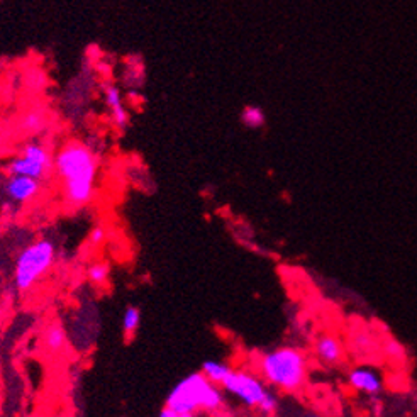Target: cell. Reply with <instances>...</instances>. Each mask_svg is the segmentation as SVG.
<instances>
[{
	"mask_svg": "<svg viewBox=\"0 0 417 417\" xmlns=\"http://www.w3.org/2000/svg\"><path fill=\"white\" fill-rule=\"evenodd\" d=\"M53 171L62 183L68 207L80 209L93 199L98 160L96 153L80 141H67L53 158Z\"/></svg>",
	"mask_w": 417,
	"mask_h": 417,
	"instance_id": "1",
	"label": "cell"
},
{
	"mask_svg": "<svg viewBox=\"0 0 417 417\" xmlns=\"http://www.w3.org/2000/svg\"><path fill=\"white\" fill-rule=\"evenodd\" d=\"M256 368L266 385L280 392L295 394L309 380L307 355L297 346H278L258 358Z\"/></svg>",
	"mask_w": 417,
	"mask_h": 417,
	"instance_id": "2",
	"label": "cell"
},
{
	"mask_svg": "<svg viewBox=\"0 0 417 417\" xmlns=\"http://www.w3.org/2000/svg\"><path fill=\"white\" fill-rule=\"evenodd\" d=\"M165 407L178 416H197V412L216 414L226 407V392L221 389V385L207 380L202 375V372H193L171 389Z\"/></svg>",
	"mask_w": 417,
	"mask_h": 417,
	"instance_id": "3",
	"label": "cell"
},
{
	"mask_svg": "<svg viewBox=\"0 0 417 417\" xmlns=\"http://www.w3.org/2000/svg\"><path fill=\"white\" fill-rule=\"evenodd\" d=\"M55 244L50 239H38L19 253L16 261L14 282L21 292L29 290L50 272L55 263Z\"/></svg>",
	"mask_w": 417,
	"mask_h": 417,
	"instance_id": "4",
	"label": "cell"
},
{
	"mask_svg": "<svg viewBox=\"0 0 417 417\" xmlns=\"http://www.w3.org/2000/svg\"><path fill=\"white\" fill-rule=\"evenodd\" d=\"M221 389L226 394L238 399L244 407L255 411L260 409L261 404L265 402V399L272 392L260 375L241 368H233L229 377L221 384Z\"/></svg>",
	"mask_w": 417,
	"mask_h": 417,
	"instance_id": "5",
	"label": "cell"
},
{
	"mask_svg": "<svg viewBox=\"0 0 417 417\" xmlns=\"http://www.w3.org/2000/svg\"><path fill=\"white\" fill-rule=\"evenodd\" d=\"M7 171L8 175H23L42 182L53 171V156L45 144L28 143L19 156L8 163Z\"/></svg>",
	"mask_w": 417,
	"mask_h": 417,
	"instance_id": "6",
	"label": "cell"
},
{
	"mask_svg": "<svg viewBox=\"0 0 417 417\" xmlns=\"http://www.w3.org/2000/svg\"><path fill=\"white\" fill-rule=\"evenodd\" d=\"M314 353L326 367H339L345 360V346H343L341 339L334 334L324 333L317 336L316 343H314Z\"/></svg>",
	"mask_w": 417,
	"mask_h": 417,
	"instance_id": "7",
	"label": "cell"
},
{
	"mask_svg": "<svg viewBox=\"0 0 417 417\" xmlns=\"http://www.w3.org/2000/svg\"><path fill=\"white\" fill-rule=\"evenodd\" d=\"M6 192L17 204H28L41 192V182L23 175H11L6 183Z\"/></svg>",
	"mask_w": 417,
	"mask_h": 417,
	"instance_id": "8",
	"label": "cell"
},
{
	"mask_svg": "<svg viewBox=\"0 0 417 417\" xmlns=\"http://www.w3.org/2000/svg\"><path fill=\"white\" fill-rule=\"evenodd\" d=\"M348 384L358 390L361 394L367 395H378L384 389V382H382L380 373L373 368L367 367H356L348 372Z\"/></svg>",
	"mask_w": 417,
	"mask_h": 417,
	"instance_id": "9",
	"label": "cell"
},
{
	"mask_svg": "<svg viewBox=\"0 0 417 417\" xmlns=\"http://www.w3.org/2000/svg\"><path fill=\"white\" fill-rule=\"evenodd\" d=\"M104 97L114 126L119 129H126L129 124V114L122 104V93H120V90L113 84H107L104 87Z\"/></svg>",
	"mask_w": 417,
	"mask_h": 417,
	"instance_id": "10",
	"label": "cell"
},
{
	"mask_svg": "<svg viewBox=\"0 0 417 417\" xmlns=\"http://www.w3.org/2000/svg\"><path fill=\"white\" fill-rule=\"evenodd\" d=\"M200 372L202 375L212 382V384L221 385L222 382L229 377V373L233 372V367H229L227 363H222V361L217 360H205L204 363H202Z\"/></svg>",
	"mask_w": 417,
	"mask_h": 417,
	"instance_id": "11",
	"label": "cell"
},
{
	"mask_svg": "<svg viewBox=\"0 0 417 417\" xmlns=\"http://www.w3.org/2000/svg\"><path fill=\"white\" fill-rule=\"evenodd\" d=\"M42 343H45V350L51 355H57L63 350L67 345V334L64 329L59 324H51L46 328L42 334Z\"/></svg>",
	"mask_w": 417,
	"mask_h": 417,
	"instance_id": "12",
	"label": "cell"
},
{
	"mask_svg": "<svg viewBox=\"0 0 417 417\" xmlns=\"http://www.w3.org/2000/svg\"><path fill=\"white\" fill-rule=\"evenodd\" d=\"M46 122H48V120H46L45 109H33L23 115L19 126L24 132H28V135H36V132L45 129Z\"/></svg>",
	"mask_w": 417,
	"mask_h": 417,
	"instance_id": "13",
	"label": "cell"
},
{
	"mask_svg": "<svg viewBox=\"0 0 417 417\" xmlns=\"http://www.w3.org/2000/svg\"><path fill=\"white\" fill-rule=\"evenodd\" d=\"M239 120L248 129H261L266 124V114L260 105H246L239 114Z\"/></svg>",
	"mask_w": 417,
	"mask_h": 417,
	"instance_id": "14",
	"label": "cell"
},
{
	"mask_svg": "<svg viewBox=\"0 0 417 417\" xmlns=\"http://www.w3.org/2000/svg\"><path fill=\"white\" fill-rule=\"evenodd\" d=\"M141 326V311L136 305H129L122 316V333L127 339H131L137 333Z\"/></svg>",
	"mask_w": 417,
	"mask_h": 417,
	"instance_id": "15",
	"label": "cell"
},
{
	"mask_svg": "<svg viewBox=\"0 0 417 417\" xmlns=\"http://www.w3.org/2000/svg\"><path fill=\"white\" fill-rule=\"evenodd\" d=\"M24 85L31 92H41L48 85V79H46V73L41 68H29V72L24 76Z\"/></svg>",
	"mask_w": 417,
	"mask_h": 417,
	"instance_id": "16",
	"label": "cell"
},
{
	"mask_svg": "<svg viewBox=\"0 0 417 417\" xmlns=\"http://www.w3.org/2000/svg\"><path fill=\"white\" fill-rule=\"evenodd\" d=\"M382 351H384L387 358L399 361V363L406 360V348H404L397 339H392V338L385 339L384 345H382Z\"/></svg>",
	"mask_w": 417,
	"mask_h": 417,
	"instance_id": "17",
	"label": "cell"
},
{
	"mask_svg": "<svg viewBox=\"0 0 417 417\" xmlns=\"http://www.w3.org/2000/svg\"><path fill=\"white\" fill-rule=\"evenodd\" d=\"M110 268L107 263H93L88 268V278L90 282L96 283V285H105L107 280H109Z\"/></svg>",
	"mask_w": 417,
	"mask_h": 417,
	"instance_id": "18",
	"label": "cell"
},
{
	"mask_svg": "<svg viewBox=\"0 0 417 417\" xmlns=\"http://www.w3.org/2000/svg\"><path fill=\"white\" fill-rule=\"evenodd\" d=\"M353 348L356 351H361V353H365V351H370L373 350V343H372V336L367 333H358L353 339Z\"/></svg>",
	"mask_w": 417,
	"mask_h": 417,
	"instance_id": "19",
	"label": "cell"
},
{
	"mask_svg": "<svg viewBox=\"0 0 417 417\" xmlns=\"http://www.w3.org/2000/svg\"><path fill=\"white\" fill-rule=\"evenodd\" d=\"M105 239V231H104V227L102 226H97V227H93L92 229V233H90V236H88V241L92 244H101L102 241Z\"/></svg>",
	"mask_w": 417,
	"mask_h": 417,
	"instance_id": "20",
	"label": "cell"
},
{
	"mask_svg": "<svg viewBox=\"0 0 417 417\" xmlns=\"http://www.w3.org/2000/svg\"><path fill=\"white\" fill-rule=\"evenodd\" d=\"M158 417H180V416L175 414V412L171 409H168V407H165V409H161V412L158 414Z\"/></svg>",
	"mask_w": 417,
	"mask_h": 417,
	"instance_id": "21",
	"label": "cell"
},
{
	"mask_svg": "<svg viewBox=\"0 0 417 417\" xmlns=\"http://www.w3.org/2000/svg\"><path fill=\"white\" fill-rule=\"evenodd\" d=\"M304 417H319L317 414H307V416H304Z\"/></svg>",
	"mask_w": 417,
	"mask_h": 417,
	"instance_id": "22",
	"label": "cell"
}]
</instances>
